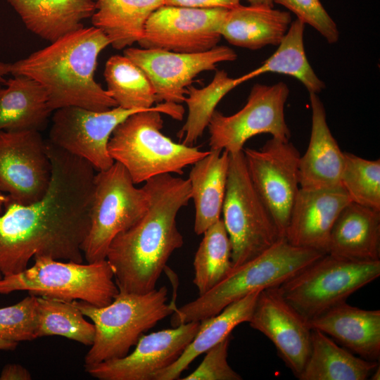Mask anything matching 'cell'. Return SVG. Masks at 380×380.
<instances>
[{
    "instance_id": "4fadbf2b",
    "label": "cell",
    "mask_w": 380,
    "mask_h": 380,
    "mask_svg": "<svg viewBox=\"0 0 380 380\" xmlns=\"http://www.w3.org/2000/svg\"><path fill=\"white\" fill-rule=\"evenodd\" d=\"M145 110L119 106L103 111L77 106L58 108L51 118L49 141L86 160L96 171L105 170L115 162L108 150L113 132L130 115Z\"/></svg>"
},
{
    "instance_id": "9c48e42d",
    "label": "cell",
    "mask_w": 380,
    "mask_h": 380,
    "mask_svg": "<svg viewBox=\"0 0 380 380\" xmlns=\"http://www.w3.org/2000/svg\"><path fill=\"white\" fill-rule=\"evenodd\" d=\"M222 213L232 246L233 268L258 256L283 238L252 183L243 150L229 153Z\"/></svg>"
},
{
    "instance_id": "8992f818",
    "label": "cell",
    "mask_w": 380,
    "mask_h": 380,
    "mask_svg": "<svg viewBox=\"0 0 380 380\" xmlns=\"http://www.w3.org/2000/svg\"><path fill=\"white\" fill-rule=\"evenodd\" d=\"M74 302L95 327L94 340L84 357V367L127 355L144 332L177 308L173 300L167 303L165 286L146 293L119 291L114 300L103 307L81 300Z\"/></svg>"
},
{
    "instance_id": "60d3db41",
    "label": "cell",
    "mask_w": 380,
    "mask_h": 380,
    "mask_svg": "<svg viewBox=\"0 0 380 380\" xmlns=\"http://www.w3.org/2000/svg\"><path fill=\"white\" fill-rule=\"evenodd\" d=\"M11 63L0 62V88L4 84V77L11 73Z\"/></svg>"
},
{
    "instance_id": "44dd1931",
    "label": "cell",
    "mask_w": 380,
    "mask_h": 380,
    "mask_svg": "<svg viewBox=\"0 0 380 380\" xmlns=\"http://www.w3.org/2000/svg\"><path fill=\"white\" fill-rule=\"evenodd\" d=\"M309 94L312 127L308 148L299 160L300 188L313 189L341 185L344 152L329 129L322 101L317 94Z\"/></svg>"
},
{
    "instance_id": "52a82bcc",
    "label": "cell",
    "mask_w": 380,
    "mask_h": 380,
    "mask_svg": "<svg viewBox=\"0 0 380 380\" xmlns=\"http://www.w3.org/2000/svg\"><path fill=\"white\" fill-rule=\"evenodd\" d=\"M33 259L32 267L0 279V294L27 291L35 296L65 301L79 300L103 307L119 293L106 259L87 264L44 256Z\"/></svg>"
},
{
    "instance_id": "d6986e66",
    "label": "cell",
    "mask_w": 380,
    "mask_h": 380,
    "mask_svg": "<svg viewBox=\"0 0 380 380\" xmlns=\"http://www.w3.org/2000/svg\"><path fill=\"white\" fill-rule=\"evenodd\" d=\"M351 202L341 185L298 191L285 239L292 245L327 253L333 225L342 209Z\"/></svg>"
},
{
    "instance_id": "ee69618b",
    "label": "cell",
    "mask_w": 380,
    "mask_h": 380,
    "mask_svg": "<svg viewBox=\"0 0 380 380\" xmlns=\"http://www.w3.org/2000/svg\"><path fill=\"white\" fill-rule=\"evenodd\" d=\"M8 196L0 191V213L2 212V208H4L6 203L8 201ZM3 277L0 272V279Z\"/></svg>"
},
{
    "instance_id": "8d00e7d4",
    "label": "cell",
    "mask_w": 380,
    "mask_h": 380,
    "mask_svg": "<svg viewBox=\"0 0 380 380\" xmlns=\"http://www.w3.org/2000/svg\"><path fill=\"white\" fill-rule=\"evenodd\" d=\"M274 4L286 8L305 25L312 26L328 43L334 44L338 41L337 25L319 0H274Z\"/></svg>"
},
{
    "instance_id": "2e32d148",
    "label": "cell",
    "mask_w": 380,
    "mask_h": 380,
    "mask_svg": "<svg viewBox=\"0 0 380 380\" xmlns=\"http://www.w3.org/2000/svg\"><path fill=\"white\" fill-rule=\"evenodd\" d=\"M123 53L147 76L157 103L178 104L184 101L187 87L198 74L215 70L218 63L237 58L232 49L223 45L194 53L132 47L125 49Z\"/></svg>"
},
{
    "instance_id": "cb8c5ba5",
    "label": "cell",
    "mask_w": 380,
    "mask_h": 380,
    "mask_svg": "<svg viewBox=\"0 0 380 380\" xmlns=\"http://www.w3.org/2000/svg\"><path fill=\"white\" fill-rule=\"evenodd\" d=\"M25 27L53 42L84 27L82 21L96 11L94 0H7Z\"/></svg>"
},
{
    "instance_id": "f6af8a7d",
    "label": "cell",
    "mask_w": 380,
    "mask_h": 380,
    "mask_svg": "<svg viewBox=\"0 0 380 380\" xmlns=\"http://www.w3.org/2000/svg\"><path fill=\"white\" fill-rule=\"evenodd\" d=\"M380 377V367L379 365L373 371L369 379L372 380H379Z\"/></svg>"
},
{
    "instance_id": "d6a6232c",
    "label": "cell",
    "mask_w": 380,
    "mask_h": 380,
    "mask_svg": "<svg viewBox=\"0 0 380 380\" xmlns=\"http://www.w3.org/2000/svg\"><path fill=\"white\" fill-rule=\"evenodd\" d=\"M194 260L193 283L201 296L232 270V246L222 219L207 229Z\"/></svg>"
},
{
    "instance_id": "4316f807",
    "label": "cell",
    "mask_w": 380,
    "mask_h": 380,
    "mask_svg": "<svg viewBox=\"0 0 380 380\" xmlns=\"http://www.w3.org/2000/svg\"><path fill=\"white\" fill-rule=\"evenodd\" d=\"M260 291H254L228 305L218 314L201 321L196 334L180 357L156 374L153 380L179 379L194 359L230 336L238 325L248 322Z\"/></svg>"
},
{
    "instance_id": "f35d334b",
    "label": "cell",
    "mask_w": 380,
    "mask_h": 380,
    "mask_svg": "<svg viewBox=\"0 0 380 380\" xmlns=\"http://www.w3.org/2000/svg\"><path fill=\"white\" fill-rule=\"evenodd\" d=\"M164 5L198 8L231 9L241 4V0H163Z\"/></svg>"
},
{
    "instance_id": "7402d4cb",
    "label": "cell",
    "mask_w": 380,
    "mask_h": 380,
    "mask_svg": "<svg viewBox=\"0 0 380 380\" xmlns=\"http://www.w3.org/2000/svg\"><path fill=\"white\" fill-rule=\"evenodd\" d=\"M327 253L358 260H380V210L350 202L331 229Z\"/></svg>"
},
{
    "instance_id": "ac0fdd59",
    "label": "cell",
    "mask_w": 380,
    "mask_h": 380,
    "mask_svg": "<svg viewBox=\"0 0 380 380\" xmlns=\"http://www.w3.org/2000/svg\"><path fill=\"white\" fill-rule=\"evenodd\" d=\"M248 323L272 342L286 367L298 378L310 352L312 329L283 298L278 286L260 292Z\"/></svg>"
},
{
    "instance_id": "9a60e30c",
    "label": "cell",
    "mask_w": 380,
    "mask_h": 380,
    "mask_svg": "<svg viewBox=\"0 0 380 380\" xmlns=\"http://www.w3.org/2000/svg\"><path fill=\"white\" fill-rule=\"evenodd\" d=\"M228 9L163 5L148 19L141 48L184 53L208 51L218 45Z\"/></svg>"
},
{
    "instance_id": "30bf717a",
    "label": "cell",
    "mask_w": 380,
    "mask_h": 380,
    "mask_svg": "<svg viewBox=\"0 0 380 380\" xmlns=\"http://www.w3.org/2000/svg\"><path fill=\"white\" fill-rule=\"evenodd\" d=\"M119 163L98 171L90 208V227L82 246L87 262L106 260L110 244L120 233L133 226L146 213L149 196L137 188Z\"/></svg>"
},
{
    "instance_id": "7bdbcfd3",
    "label": "cell",
    "mask_w": 380,
    "mask_h": 380,
    "mask_svg": "<svg viewBox=\"0 0 380 380\" xmlns=\"http://www.w3.org/2000/svg\"><path fill=\"white\" fill-rule=\"evenodd\" d=\"M249 4L274 6V0H246Z\"/></svg>"
},
{
    "instance_id": "d590c367",
    "label": "cell",
    "mask_w": 380,
    "mask_h": 380,
    "mask_svg": "<svg viewBox=\"0 0 380 380\" xmlns=\"http://www.w3.org/2000/svg\"><path fill=\"white\" fill-rule=\"evenodd\" d=\"M37 296L29 295L20 302L0 308V338L19 342L37 338Z\"/></svg>"
},
{
    "instance_id": "4dcf8cb0",
    "label": "cell",
    "mask_w": 380,
    "mask_h": 380,
    "mask_svg": "<svg viewBox=\"0 0 380 380\" xmlns=\"http://www.w3.org/2000/svg\"><path fill=\"white\" fill-rule=\"evenodd\" d=\"M106 89L117 106L149 109L157 103L155 90L143 70L123 55L110 56L106 63Z\"/></svg>"
},
{
    "instance_id": "8fae6325",
    "label": "cell",
    "mask_w": 380,
    "mask_h": 380,
    "mask_svg": "<svg viewBox=\"0 0 380 380\" xmlns=\"http://www.w3.org/2000/svg\"><path fill=\"white\" fill-rule=\"evenodd\" d=\"M289 94V89L282 82L273 85L255 84L246 103L236 113L224 115L215 110L208 125L210 149L239 152L249 139L260 134L289 141L291 131L284 117Z\"/></svg>"
},
{
    "instance_id": "d4e9b609",
    "label": "cell",
    "mask_w": 380,
    "mask_h": 380,
    "mask_svg": "<svg viewBox=\"0 0 380 380\" xmlns=\"http://www.w3.org/2000/svg\"><path fill=\"white\" fill-rule=\"evenodd\" d=\"M229 153L210 149L192 165L189 175L195 209L194 230L203 234L220 220L226 191Z\"/></svg>"
},
{
    "instance_id": "ba28073f",
    "label": "cell",
    "mask_w": 380,
    "mask_h": 380,
    "mask_svg": "<svg viewBox=\"0 0 380 380\" xmlns=\"http://www.w3.org/2000/svg\"><path fill=\"white\" fill-rule=\"evenodd\" d=\"M380 276V260L358 261L326 253L278 286L286 300L309 321L346 302Z\"/></svg>"
},
{
    "instance_id": "5b68a950",
    "label": "cell",
    "mask_w": 380,
    "mask_h": 380,
    "mask_svg": "<svg viewBox=\"0 0 380 380\" xmlns=\"http://www.w3.org/2000/svg\"><path fill=\"white\" fill-rule=\"evenodd\" d=\"M324 254L293 246L285 237L281 238L258 256L232 268L210 291L177 308L171 315V324L177 327L214 316L254 291L279 286Z\"/></svg>"
},
{
    "instance_id": "f1b7e54d",
    "label": "cell",
    "mask_w": 380,
    "mask_h": 380,
    "mask_svg": "<svg viewBox=\"0 0 380 380\" xmlns=\"http://www.w3.org/2000/svg\"><path fill=\"white\" fill-rule=\"evenodd\" d=\"M379 365L356 356L323 332L312 329L310 352L300 380H366Z\"/></svg>"
},
{
    "instance_id": "e575fe53",
    "label": "cell",
    "mask_w": 380,
    "mask_h": 380,
    "mask_svg": "<svg viewBox=\"0 0 380 380\" xmlns=\"http://www.w3.org/2000/svg\"><path fill=\"white\" fill-rule=\"evenodd\" d=\"M341 184L351 202L380 210V160L344 152Z\"/></svg>"
},
{
    "instance_id": "74e56055",
    "label": "cell",
    "mask_w": 380,
    "mask_h": 380,
    "mask_svg": "<svg viewBox=\"0 0 380 380\" xmlns=\"http://www.w3.org/2000/svg\"><path fill=\"white\" fill-rule=\"evenodd\" d=\"M231 335L205 352L199 366L183 380H241L227 362Z\"/></svg>"
},
{
    "instance_id": "277c9868",
    "label": "cell",
    "mask_w": 380,
    "mask_h": 380,
    "mask_svg": "<svg viewBox=\"0 0 380 380\" xmlns=\"http://www.w3.org/2000/svg\"><path fill=\"white\" fill-rule=\"evenodd\" d=\"M162 114L182 120L184 108L181 104L163 102L133 113L115 127L109 139L110 156L127 170L135 184L160 175H182L186 167L209 152L164 135L160 131Z\"/></svg>"
},
{
    "instance_id": "5bb4252c",
    "label": "cell",
    "mask_w": 380,
    "mask_h": 380,
    "mask_svg": "<svg viewBox=\"0 0 380 380\" xmlns=\"http://www.w3.org/2000/svg\"><path fill=\"white\" fill-rule=\"evenodd\" d=\"M51 163L39 131H0V191L11 201L29 205L46 193Z\"/></svg>"
},
{
    "instance_id": "7c38bea8",
    "label": "cell",
    "mask_w": 380,
    "mask_h": 380,
    "mask_svg": "<svg viewBox=\"0 0 380 380\" xmlns=\"http://www.w3.org/2000/svg\"><path fill=\"white\" fill-rule=\"evenodd\" d=\"M243 152L252 183L284 237L300 189V153L289 141L273 137L259 150Z\"/></svg>"
},
{
    "instance_id": "603a6c76",
    "label": "cell",
    "mask_w": 380,
    "mask_h": 380,
    "mask_svg": "<svg viewBox=\"0 0 380 380\" xmlns=\"http://www.w3.org/2000/svg\"><path fill=\"white\" fill-rule=\"evenodd\" d=\"M291 16L274 6L249 4L228 9L221 36L229 44L251 50L278 46L286 33Z\"/></svg>"
},
{
    "instance_id": "836d02e7",
    "label": "cell",
    "mask_w": 380,
    "mask_h": 380,
    "mask_svg": "<svg viewBox=\"0 0 380 380\" xmlns=\"http://www.w3.org/2000/svg\"><path fill=\"white\" fill-rule=\"evenodd\" d=\"M37 338L61 336L91 346L95 327L87 321L74 301L37 296Z\"/></svg>"
},
{
    "instance_id": "f546056e",
    "label": "cell",
    "mask_w": 380,
    "mask_h": 380,
    "mask_svg": "<svg viewBox=\"0 0 380 380\" xmlns=\"http://www.w3.org/2000/svg\"><path fill=\"white\" fill-rule=\"evenodd\" d=\"M305 25L291 22L276 51L258 68L240 77L243 83L267 72L286 75L299 80L309 93L319 94L325 84L315 74L307 58L303 42Z\"/></svg>"
},
{
    "instance_id": "ab89813d",
    "label": "cell",
    "mask_w": 380,
    "mask_h": 380,
    "mask_svg": "<svg viewBox=\"0 0 380 380\" xmlns=\"http://www.w3.org/2000/svg\"><path fill=\"white\" fill-rule=\"evenodd\" d=\"M30 372L18 364H8L4 367L0 374V380H30Z\"/></svg>"
},
{
    "instance_id": "3957f363",
    "label": "cell",
    "mask_w": 380,
    "mask_h": 380,
    "mask_svg": "<svg viewBox=\"0 0 380 380\" xmlns=\"http://www.w3.org/2000/svg\"><path fill=\"white\" fill-rule=\"evenodd\" d=\"M109 45L99 29L82 27L11 63V74L38 82L53 111L68 106L106 110L117 104L96 82L94 73L100 53Z\"/></svg>"
},
{
    "instance_id": "ffe728a7",
    "label": "cell",
    "mask_w": 380,
    "mask_h": 380,
    "mask_svg": "<svg viewBox=\"0 0 380 380\" xmlns=\"http://www.w3.org/2000/svg\"><path fill=\"white\" fill-rule=\"evenodd\" d=\"M359 357L377 361L380 357V310H364L346 302L308 321Z\"/></svg>"
},
{
    "instance_id": "e0dca14e",
    "label": "cell",
    "mask_w": 380,
    "mask_h": 380,
    "mask_svg": "<svg viewBox=\"0 0 380 380\" xmlns=\"http://www.w3.org/2000/svg\"><path fill=\"white\" fill-rule=\"evenodd\" d=\"M199 327L200 322H191L142 335L130 354L84 367V370L100 380H153L180 357Z\"/></svg>"
},
{
    "instance_id": "484cf974",
    "label": "cell",
    "mask_w": 380,
    "mask_h": 380,
    "mask_svg": "<svg viewBox=\"0 0 380 380\" xmlns=\"http://www.w3.org/2000/svg\"><path fill=\"white\" fill-rule=\"evenodd\" d=\"M52 112L45 90L28 77L14 75L0 88V131H40Z\"/></svg>"
},
{
    "instance_id": "7a4b0ae2",
    "label": "cell",
    "mask_w": 380,
    "mask_h": 380,
    "mask_svg": "<svg viewBox=\"0 0 380 380\" xmlns=\"http://www.w3.org/2000/svg\"><path fill=\"white\" fill-rule=\"evenodd\" d=\"M143 186L149 196L147 210L113 239L106 258L122 293H146L155 289L170 257L184 243L176 218L191 199L189 179L163 174Z\"/></svg>"
},
{
    "instance_id": "6da1fadb",
    "label": "cell",
    "mask_w": 380,
    "mask_h": 380,
    "mask_svg": "<svg viewBox=\"0 0 380 380\" xmlns=\"http://www.w3.org/2000/svg\"><path fill=\"white\" fill-rule=\"evenodd\" d=\"M46 150L51 178L44 195L29 205L8 200L0 215L3 277L25 270L35 257L83 262L96 170L50 141Z\"/></svg>"
},
{
    "instance_id": "83f0119b",
    "label": "cell",
    "mask_w": 380,
    "mask_h": 380,
    "mask_svg": "<svg viewBox=\"0 0 380 380\" xmlns=\"http://www.w3.org/2000/svg\"><path fill=\"white\" fill-rule=\"evenodd\" d=\"M94 27L109 39L113 48L130 47L143 37L151 15L164 5L163 0H94Z\"/></svg>"
},
{
    "instance_id": "1f68e13d",
    "label": "cell",
    "mask_w": 380,
    "mask_h": 380,
    "mask_svg": "<svg viewBox=\"0 0 380 380\" xmlns=\"http://www.w3.org/2000/svg\"><path fill=\"white\" fill-rule=\"evenodd\" d=\"M240 77H229L224 70H216L212 81L205 87L189 86L184 101L188 108L185 123L178 132L182 143L194 146L208 127L215 108L231 90L242 84Z\"/></svg>"
},
{
    "instance_id": "b9f144b4",
    "label": "cell",
    "mask_w": 380,
    "mask_h": 380,
    "mask_svg": "<svg viewBox=\"0 0 380 380\" xmlns=\"http://www.w3.org/2000/svg\"><path fill=\"white\" fill-rule=\"evenodd\" d=\"M18 346V342L7 341L0 338V350H14Z\"/></svg>"
}]
</instances>
